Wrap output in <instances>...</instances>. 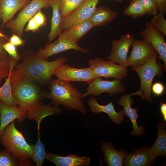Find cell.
Returning <instances> with one entry per match:
<instances>
[{
  "label": "cell",
  "instance_id": "8d00e7d4",
  "mask_svg": "<svg viewBox=\"0 0 166 166\" xmlns=\"http://www.w3.org/2000/svg\"><path fill=\"white\" fill-rule=\"evenodd\" d=\"M10 72V68L8 64L4 60L0 59V84L3 79L6 77Z\"/></svg>",
  "mask_w": 166,
  "mask_h": 166
},
{
  "label": "cell",
  "instance_id": "836d02e7",
  "mask_svg": "<svg viewBox=\"0 0 166 166\" xmlns=\"http://www.w3.org/2000/svg\"><path fill=\"white\" fill-rule=\"evenodd\" d=\"M2 46L9 56L18 61L20 60V55L18 54L16 46L9 41L3 44Z\"/></svg>",
  "mask_w": 166,
  "mask_h": 166
},
{
  "label": "cell",
  "instance_id": "7bdbcfd3",
  "mask_svg": "<svg viewBox=\"0 0 166 166\" xmlns=\"http://www.w3.org/2000/svg\"><path fill=\"white\" fill-rule=\"evenodd\" d=\"M114 0L117 2L121 3L123 2L124 0Z\"/></svg>",
  "mask_w": 166,
  "mask_h": 166
},
{
  "label": "cell",
  "instance_id": "4dcf8cb0",
  "mask_svg": "<svg viewBox=\"0 0 166 166\" xmlns=\"http://www.w3.org/2000/svg\"><path fill=\"white\" fill-rule=\"evenodd\" d=\"M18 165L19 160L13 153L6 150L0 152V166Z\"/></svg>",
  "mask_w": 166,
  "mask_h": 166
},
{
  "label": "cell",
  "instance_id": "44dd1931",
  "mask_svg": "<svg viewBox=\"0 0 166 166\" xmlns=\"http://www.w3.org/2000/svg\"><path fill=\"white\" fill-rule=\"evenodd\" d=\"M62 109L57 106H52L49 104H43L39 101L27 111L26 118L34 120L38 124L46 117L60 113Z\"/></svg>",
  "mask_w": 166,
  "mask_h": 166
},
{
  "label": "cell",
  "instance_id": "ab89813d",
  "mask_svg": "<svg viewBox=\"0 0 166 166\" xmlns=\"http://www.w3.org/2000/svg\"><path fill=\"white\" fill-rule=\"evenodd\" d=\"M40 29L33 17L28 22V23L25 29V31L26 32L31 31L35 33L37 31H38Z\"/></svg>",
  "mask_w": 166,
  "mask_h": 166
},
{
  "label": "cell",
  "instance_id": "7402d4cb",
  "mask_svg": "<svg viewBox=\"0 0 166 166\" xmlns=\"http://www.w3.org/2000/svg\"><path fill=\"white\" fill-rule=\"evenodd\" d=\"M101 150L103 154L105 163L109 166H122L123 160L127 154L124 150H117L111 142L101 143Z\"/></svg>",
  "mask_w": 166,
  "mask_h": 166
},
{
  "label": "cell",
  "instance_id": "9a60e30c",
  "mask_svg": "<svg viewBox=\"0 0 166 166\" xmlns=\"http://www.w3.org/2000/svg\"><path fill=\"white\" fill-rule=\"evenodd\" d=\"M135 95L140 96L142 99L144 100L143 92L140 89L135 93L121 96L118 101V104L123 107V111L124 114L129 118L132 124L133 130L130 133L131 135L132 136L140 137L144 133L145 129L143 126H139L138 125L137 122L138 117V110L136 108L133 109L131 107L133 101L131 97Z\"/></svg>",
  "mask_w": 166,
  "mask_h": 166
},
{
  "label": "cell",
  "instance_id": "cb8c5ba5",
  "mask_svg": "<svg viewBox=\"0 0 166 166\" xmlns=\"http://www.w3.org/2000/svg\"><path fill=\"white\" fill-rule=\"evenodd\" d=\"M52 10V15L50 22V30L48 38L49 43L51 42L57 36H59L63 30L60 27L61 22L59 0H47Z\"/></svg>",
  "mask_w": 166,
  "mask_h": 166
},
{
  "label": "cell",
  "instance_id": "7a4b0ae2",
  "mask_svg": "<svg viewBox=\"0 0 166 166\" xmlns=\"http://www.w3.org/2000/svg\"><path fill=\"white\" fill-rule=\"evenodd\" d=\"M50 91L46 92L44 97L50 99L54 106L63 105L68 110L76 109L86 114V109L81 98V93L69 82L59 79L52 80L50 85Z\"/></svg>",
  "mask_w": 166,
  "mask_h": 166
},
{
  "label": "cell",
  "instance_id": "4fadbf2b",
  "mask_svg": "<svg viewBox=\"0 0 166 166\" xmlns=\"http://www.w3.org/2000/svg\"><path fill=\"white\" fill-rule=\"evenodd\" d=\"M100 0H85L76 9L61 21L62 30H67L74 25L88 19L93 13Z\"/></svg>",
  "mask_w": 166,
  "mask_h": 166
},
{
  "label": "cell",
  "instance_id": "2e32d148",
  "mask_svg": "<svg viewBox=\"0 0 166 166\" xmlns=\"http://www.w3.org/2000/svg\"><path fill=\"white\" fill-rule=\"evenodd\" d=\"M149 148L143 147L127 154L123 161L125 166H148L152 165L156 158Z\"/></svg>",
  "mask_w": 166,
  "mask_h": 166
},
{
  "label": "cell",
  "instance_id": "60d3db41",
  "mask_svg": "<svg viewBox=\"0 0 166 166\" xmlns=\"http://www.w3.org/2000/svg\"><path fill=\"white\" fill-rule=\"evenodd\" d=\"M159 12L166 13V0H154Z\"/></svg>",
  "mask_w": 166,
  "mask_h": 166
},
{
  "label": "cell",
  "instance_id": "d6986e66",
  "mask_svg": "<svg viewBox=\"0 0 166 166\" xmlns=\"http://www.w3.org/2000/svg\"><path fill=\"white\" fill-rule=\"evenodd\" d=\"M45 158L57 166H83L90 165L91 159L88 156H79L73 154L60 156L52 152L46 153Z\"/></svg>",
  "mask_w": 166,
  "mask_h": 166
},
{
  "label": "cell",
  "instance_id": "1f68e13d",
  "mask_svg": "<svg viewBox=\"0 0 166 166\" xmlns=\"http://www.w3.org/2000/svg\"><path fill=\"white\" fill-rule=\"evenodd\" d=\"M165 13L159 12L154 15L150 22L152 26L157 31L166 35V20Z\"/></svg>",
  "mask_w": 166,
  "mask_h": 166
},
{
  "label": "cell",
  "instance_id": "6da1fadb",
  "mask_svg": "<svg viewBox=\"0 0 166 166\" xmlns=\"http://www.w3.org/2000/svg\"><path fill=\"white\" fill-rule=\"evenodd\" d=\"M22 61L14 66L22 73L34 81L46 83L51 79L55 71L68 59L59 57L54 61H49L39 57L32 49L22 52L20 55Z\"/></svg>",
  "mask_w": 166,
  "mask_h": 166
},
{
  "label": "cell",
  "instance_id": "5b68a950",
  "mask_svg": "<svg viewBox=\"0 0 166 166\" xmlns=\"http://www.w3.org/2000/svg\"><path fill=\"white\" fill-rule=\"evenodd\" d=\"M158 55L156 52L154 55L143 65L132 67V69L140 77V89L143 92L144 100L151 103L153 102L151 95V87L153 79L156 76H163V70H166L164 65L157 62Z\"/></svg>",
  "mask_w": 166,
  "mask_h": 166
},
{
  "label": "cell",
  "instance_id": "484cf974",
  "mask_svg": "<svg viewBox=\"0 0 166 166\" xmlns=\"http://www.w3.org/2000/svg\"><path fill=\"white\" fill-rule=\"evenodd\" d=\"M93 27L88 19L74 25L68 29L63 30L61 34L73 41L77 42Z\"/></svg>",
  "mask_w": 166,
  "mask_h": 166
},
{
  "label": "cell",
  "instance_id": "d4e9b609",
  "mask_svg": "<svg viewBox=\"0 0 166 166\" xmlns=\"http://www.w3.org/2000/svg\"><path fill=\"white\" fill-rule=\"evenodd\" d=\"M9 57L10 61V71L4 83L0 87V100L6 105L13 107L17 105V104L13 97L12 93L10 76L12 70L18 61L10 56Z\"/></svg>",
  "mask_w": 166,
  "mask_h": 166
},
{
  "label": "cell",
  "instance_id": "e0dca14e",
  "mask_svg": "<svg viewBox=\"0 0 166 166\" xmlns=\"http://www.w3.org/2000/svg\"><path fill=\"white\" fill-rule=\"evenodd\" d=\"M27 111L16 105L10 107L0 100V136L5 127L14 120L20 122L26 118Z\"/></svg>",
  "mask_w": 166,
  "mask_h": 166
},
{
  "label": "cell",
  "instance_id": "5bb4252c",
  "mask_svg": "<svg viewBox=\"0 0 166 166\" xmlns=\"http://www.w3.org/2000/svg\"><path fill=\"white\" fill-rule=\"evenodd\" d=\"M132 50L128 61L132 67L143 65L155 54L156 51L149 43L143 40H139L134 38Z\"/></svg>",
  "mask_w": 166,
  "mask_h": 166
},
{
  "label": "cell",
  "instance_id": "3957f363",
  "mask_svg": "<svg viewBox=\"0 0 166 166\" xmlns=\"http://www.w3.org/2000/svg\"><path fill=\"white\" fill-rule=\"evenodd\" d=\"M10 82L13 97L22 109L27 111L43 98L35 81L15 68L11 73Z\"/></svg>",
  "mask_w": 166,
  "mask_h": 166
},
{
  "label": "cell",
  "instance_id": "4316f807",
  "mask_svg": "<svg viewBox=\"0 0 166 166\" xmlns=\"http://www.w3.org/2000/svg\"><path fill=\"white\" fill-rule=\"evenodd\" d=\"M166 123L160 121L157 124V136L154 144L149 148L156 157L166 155Z\"/></svg>",
  "mask_w": 166,
  "mask_h": 166
},
{
  "label": "cell",
  "instance_id": "603a6c76",
  "mask_svg": "<svg viewBox=\"0 0 166 166\" xmlns=\"http://www.w3.org/2000/svg\"><path fill=\"white\" fill-rule=\"evenodd\" d=\"M118 13L104 6L97 7L89 19L93 26H104L118 16Z\"/></svg>",
  "mask_w": 166,
  "mask_h": 166
},
{
  "label": "cell",
  "instance_id": "7c38bea8",
  "mask_svg": "<svg viewBox=\"0 0 166 166\" xmlns=\"http://www.w3.org/2000/svg\"><path fill=\"white\" fill-rule=\"evenodd\" d=\"M143 40L149 43L159 55V60H162L166 67V43L164 34L156 30L150 22H145V29L140 31Z\"/></svg>",
  "mask_w": 166,
  "mask_h": 166
},
{
  "label": "cell",
  "instance_id": "30bf717a",
  "mask_svg": "<svg viewBox=\"0 0 166 166\" xmlns=\"http://www.w3.org/2000/svg\"><path fill=\"white\" fill-rule=\"evenodd\" d=\"M53 75L58 79L68 81H84L88 84L97 76L90 67L77 68L73 67L65 63L60 66L54 72Z\"/></svg>",
  "mask_w": 166,
  "mask_h": 166
},
{
  "label": "cell",
  "instance_id": "ac0fdd59",
  "mask_svg": "<svg viewBox=\"0 0 166 166\" xmlns=\"http://www.w3.org/2000/svg\"><path fill=\"white\" fill-rule=\"evenodd\" d=\"M31 1L30 0H0V22L1 27L13 19L15 14L23 8Z\"/></svg>",
  "mask_w": 166,
  "mask_h": 166
},
{
  "label": "cell",
  "instance_id": "74e56055",
  "mask_svg": "<svg viewBox=\"0 0 166 166\" xmlns=\"http://www.w3.org/2000/svg\"><path fill=\"white\" fill-rule=\"evenodd\" d=\"M165 87L161 83L157 82L152 85L151 91L156 96H160L164 92Z\"/></svg>",
  "mask_w": 166,
  "mask_h": 166
},
{
  "label": "cell",
  "instance_id": "83f0119b",
  "mask_svg": "<svg viewBox=\"0 0 166 166\" xmlns=\"http://www.w3.org/2000/svg\"><path fill=\"white\" fill-rule=\"evenodd\" d=\"M124 15L133 19L142 17L146 13L139 0H131L128 7L123 11Z\"/></svg>",
  "mask_w": 166,
  "mask_h": 166
},
{
  "label": "cell",
  "instance_id": "277c9868",
  "mask_svg": "<svg viewBox=\"0 0 166 166\" xmlns=\"http://www.w3.org/2000/svg\"><path fill=\"white\" fill-rule=\"evenodd\" d=\"M0 142L6 150L18 159L19 166H31L35 145L29 144L22 132L15 127L13 121L7 125L0 136Z\"/></svg>",
  "mask_w": 166,
  "mask_h": 166
},
{
  "label": "cell",
  "instance_id": "ffe728a7",
  "mask_svg": "<svg viewBox=\"0 0 166 166\" xmlns=\"http://www.w3.org/2000/svg\"><path fill=\"white\" fill-rule=\"evenodd\" d=\"M88 103L91 112L95 114L101 112L105 113L116 124H120L124 120L123 110L121 109L119 112H117L111 101L105 105H100L98 103L95 98L92 97L88 100Z\"/></svg>",
  "mask_w": 166,
  "mask_h": 166
},
{
  "label": "cell",
  "instance_id": "f546056e",
  "mask_svg": "<svg viewBox=\"0 0 166 166\" xmlns=\"http://www.w3.org/2000/svg\"><path fill=\"white\" fill-rule=\"evenodd\" d=\"M46 153L43 144L41 141L40 137H38L35 149L32 158V162H35L37 166L42 165L44 161L45 158Z\"/></svg>",
  "mask_w": 166,
  "mask_h": 166
},
{
  "label": "cell",
  "instance_id": "8fae6325",
  "mask_svg": "<svg viewBox=\"0 0 166 166\" xmlns=\"http://www.w3.org/2000/svg\"><path fill=\"white\" fill-rule=\"evenodd\" d=\"M134 37V35L126 33L119 39L113 40L111 53L107 59L126 67L130 66L128 53Z\"/></svg>",
  "mask_w": 166,
  "mask_h": 166
},
{
  "label": "cell",
  "instance_id": "ee69618b",
  "mask_svg": "<svg viewBox=\"0 0 166 166\" xmlns=\"http://www.w3.org/2000/svg\"><path fill=\"white\" fill-rule=\"evenodd\" d=\"M0 121H1V115L0 114Z\"/></svg>",
  "mask_w": 166,
  "mask_h": 166
},
{
  "label": "cell",
  "instance_id": "e575fe53",
  "mask_svg": "<svg viewBox=\"0 0 166 166\" xmlns=\"http://www.w3.org/2000/svg\"><path fill=\"white\" fill-rule=\"evenodd\" d=\"M35 22L40 29L45 26L47 23V18L41 10L38 11L33 17Z\"/></svg>",
  "mask_w": 166,
  "mask_h": 166
},
{
  "label": "cell",
  "instance_id": "f1b7e54d",
  "mask_svg": "<svg viewBox=\"0 0 166 166\" xmlns=\"http://www.w3.org/2000/svg\"><path fill=\"white\" fill-rule=\"evenodd\" d=\"M85 0H59L61 21Z\"/></svg>",
  "mask_w": 166,
  "mask_h": 166
},
{
  "label": "cell",
  "instance_id": "f35d334b",
  "mask_svg": "<svg viewBox=\"0 0 166 166\" xmlns=\"http://www.w3.org/2000/svg\"><path fill=\"white\" fill-rule=\"evenodd\" d=\"M8 41L16 46H22L25 42L22 38L14 34L9 38Z\"/></svg>",
  "mask_w": 166,
  "mask_h": 166
},
{
  "label": "cell",
  "instance_id": "d590c367",
  "mask_svg": "<svg viewBox=\"0 0 166 166\" xmlns=\"http://www.w3.org/2000/svg\"><path fill=\"white\" fill-rule=\"evenodd\" d=\"M8 39L9 38L0 26V58L7 56V52L3 48L2 45L8 42Z\"/></svg>",
  "mask_w": 166,
  "mask_h": 166
},
{
  "label": "cell",
  "instance_id": "8992f818",
  "mask_svg": "<svg viewBox=\"0 0 166 166\" xmlns=\"http://www.w3.org/2000/svg\"><path fill=\"white\" fill-rule=\"evenodd\" d=\"M50 7L47 0H32L21 10L16 18L7 21L4 27L22 38L26 23L39 10Z\"/></svg>",
  "mask_w": 166,
  "mask_h": 166
},
{
  "label": "cell",
  "instance_id": "ba28073f",
  "mask_svg": "<svg viewBox=\"0 0 166 166\" xmlns=\"http://www.w3.org/2000/svg\"><path fill=\"white\" fill-rule=\"evenodd\" d=\"M58 39L52 43L45 45L43 48H40L36 52L39 57L46 59L53 55L70 49H74L82 53H87L89 51L88 49L83 48L77 44L61 33Z\"/></svg>",
  "mask_w": 166,
  "mask_h": 166
},
{
  "label": "cell",
  "instance_id": "d6a6232c",
  "mask_svg": "<svg viewBox=\"0 0 166 166\" xmlns=\"http://www.w3.org/2000/svg\"><path fill=\"white\" fill-rule=\"evenodd\" d=\"M146 14L155 15L158 12L154 0H139Z\"/></svg>",
  "mask_w": 166,
  "mask_h": 166
},
{
  "label": "cell",
  "instance_id": "9c48e42d",
  "mask_svg": "<svg viewBox=\"0 0 166 166\" xmlns=\"http://www.w3.org/2000/svg\"><path fill=\"white\" fill-rule=\"evenodd\" d=\"M86 93L82 94V98L89 95L99 96L102 93H107L111 96L124 92V85L121 80L114 79L111 81L103 80L101 77L95 78L88 84Z\"/></svg>",
  "mask_w": 166,
  "mask_h": 166
},
{
  "label": "cell",
  "instance_id": "52a82bcc",
  "mask_svg": "<svg viewBox=\"0 0 166 166\" xmlns=\"http://www.w3.org/2000/svg\"><path fill=\"white\" fill-rule=\"evenodd\" d=\"M88 63L97 77H113L121 81L128 75L126 67L111 61H108L101 58L97 57L88 60Z\"/></svg>",
  "mask_w": 166,
  "mask_h": 166
},
{
  "label": "cell",
  "instance_id": "b9f144b4",
  "mask_svg": "<svg viewBox=\"0 0 166 166\" xmlns=\"http://www.w3.org/2000/svg\"><path fill=\"white\" fill-rule=\"evenodd\" d=\"M161 112L165 121H166V104L161 101L160 103Z\"/></svg>",
  "mask_w": 166,
  "mask_h": 166
}]
</instances>
